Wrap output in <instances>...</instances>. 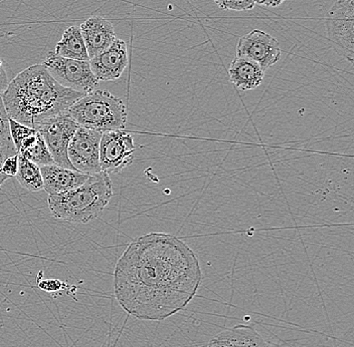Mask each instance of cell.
I'll return each mask as SVG.
<instances>
[{"instance_id":"1","label":"cell","mask_w":354,"mask_h":347,"mask_svg":"<svg viewBox=\"0 0 354 347\" xmlns=\"http://www.w3.org/2000/svg\"><path fill=\"white\" fill-rule=\"evenodd\" d=\"M203 273L196 253L181 239L150 233L134 239L114 271V294L128 315L163 321L196 297Z\"/></svg>"},{"instance_id":"2","label":"cell","mask_w":354,"mask_h":347,"mask_svg":"<svg viewBox=\"0 0 354 347\" xmlns=\"http://www.w3.org/2000/svg\"><path fill=\"white\" fill-rule=\"evenodd\" d=\"M83 96L59 85L43 63L22 70L1 94L8 118L33 129L46 119L68 112Z\"/></svg>"},{"instance_id":"3","label":"cell","mask_w":354,"mask_h":347,"mask_svg":"<svg viewBox=\"0 0 354 347\" xmlns=\"http://www.w3.org/2000/svg\"><path fill=\"white\" fill-rule=\"evenodd\" d=\"M112 197L109 175L100 172L72 191L48 196V205L55 218L86 224L104 211Z\"/></svg>"},{"instance_id":"4","label":"cell","mask_w":354,"mask_h":347,"mask_svg":"<svg viewBox=\"0 0 354 347\" xmlns=\"http://www.w3.org/2000/svg\"><path fill=\"white\" fill-rule=\"evenodd\" d=\"M68 114L80 127L101 132L124 130L127 123L123 101L103 90L84 95L68 109Z\"/></svg>"},{"instance_id":"5","label":"cell","mask_w":354,"mask_h":347,"mask_svg":"<svg viewBox=\"0 0 354 347\" xmlns=\"http://www.w3.org/2000/svg\"><path fill=\"white\" fill-rule=\"evenodd\" d=\"M332 48L349 63L354 59V0H336L326 17Z\"/></svg>"},{"instance_id":"6","label":"cell","mask_w":354,"mask_h":347,"mask_svg":"<svg viewBox=\"0 0 354 347\" xmlns=\"http://www.w3.org/2000/svg\"><path fill=\"white\" fill-rule=\"evenodd\" d=\"M43 65L64 88L86 95L98 87L99 79L92 72L90 61L65 59L50 52Z\"/></svg>"},{"instance_id":"7","label":"cell","mask_w":354,"mask_h":347,"mask_svg":"<svg viewBox=\"0 0 354 347\" xmlns=\"http://www.w3.org/2000/svg\"><path fill=\"white\" fill-rule=\"evenodd\" d=\"M79 127L75 119L65 112L46 119L35 128L43 137L55 165L75 170L68 160V151L71 141Z\"/></svg>"},{"instance_id":"8","label":"cell","mask_w":354,"mask_h":347,"mask_svg":"<svg viewBox=\"0 0 354 347\" xmlns=\"http://www.w3.org/2000/svg\"><path fill=\"white\" fill-rule=\"evenodd\" d=\"M136 152L134 140L123 130H109L102 134L100 141V167L106 174L121 173L134 161Z\"/></svg>"},{"instance_id":"9","label":"cell","mask_w":354,"mask_h":347,"mask_svg":"<svg viewBox=\"0 0 354 347\" xmlns=\"http://www.w3.org/2000/svg\"><path fill=\"white\" fill-rule=\"evenodd\" d=\"M103 132L79 127L68 146V160L76 171L88 175L98 174L100 167V141Z\"/></svg>"},{"instance_id":"10","label":"cell","mask_w":354,"mask_h":347,"mask_svg":"<svg viewBox=\"0 0 354 347\" xmlns=\"http://www.w3.org/2000/svg\"><path fill=\"white\" fill-rule=\"evenodd\" d=\"M281 54L280 43L275 37L260 30L241 37L236 46V55L251 59L265 72L280 61Z\"/></svg>"},{"instance_id":"11","label":"cell","mask_w":354,"mask_h":347,"mask_svg":"<svg viewBox=\"0 0 354 347\" xmlns=\"http://www.w3.org/2000/svg\"><path fill=\"white\" fill-rule=\"evenodd\" d=\"M92 72L102 81L120 79L128 66L127 44L117 39L109 48L90 59Z\"/></svg>"},{"instance_id":"12","label":"cell","mask_w":354,"mask_h":347,"mask_svg":"<svg viewBox=\"0 0 354 347\" xmlns=\"http://www.w3.org/2000/svg\"><path fill=\"white\" fill-rule=\"evenodd\" d=\"M88 57H96L117 39L112 22L100 15H93L80 26Z\"/></svg>"},{"instance_id":"13","label":"cell","mask_w":354,"mask_h":347,"mask_svg":"<svg viewBox=\"0 0 354 347\" xmlns=\"http://www.w3.org/2000/svg\"><path fill=\"white\" fill-rule=\"evenodd\" d=\"M44 189L48 195H59L72 191L83 185L90 178L88 175L61 166L53 165L41 167Z\"/></svg>"},{"instance_id":"14","label":"cell","mask_w":354,"mask_h":347,"mask_svg":"<svg viewBox=\"0 0 354 347\" xmlns=\"http://www.w3.org/2000/svg\"><path fill=\"white\" fill-rule=\"evenodd\" d=\"M207 347H270L265 338L252 326L229 327L210 340Z\"/></svg>"},{"instance_id":"15","label":"cell","mask_w":354,"mask_h":347,"mask_svg":"<svg viewBox=\"0 0 354 347\" xmlns=\"http://www.w3.org/2000/svg\"><path fill=\"white\" fill-rule=\"evenodd\" d=\"M230 81L241 90H254L262 85L265 70L258 63L236 55L229 68Z\"/></svg>"},{"instance_id":"16","label":"cell","mask_w":354,"mask_h":347,"mask_svg":"<svg viewBox=\"0 0 354 347\" xmlns=\"http://www.w3.org/2000/svg\"><path fill=\"white\" fill-rule=\"evenodd\" d=\"M55 54L75 61H90L80 26H72L66 28L61 41L55 46Z\"/></svg>"},{"instance_id":"17","label":"cell","mask_w":354,"mask_h":347,"mask_svg":"<svg viewBox=\"0 0 354 347\" xmlns=\"http://www.w3.org/2000/svg\"><path fill=\"white\" fill-rule=\"evenodd\" d=\"M17 152L39 168L55 163L43 137L37 130L21 141Z\"/></svg>"},{"instance_id":"18","label":"cell","mask_w":354,"mask_h":347,"mask_svg":"<svg viewBox=\"0 0 354 347\" xmlns=\"http://www.w3.org/2000/svg\"><path fill=\"white\" fill-rule=\"evenodd\" d=\"M19 184L30 192H39L44 189L41 168L19 154V169L15 175Z\"/></svg>"},{"instance_id":"19","label":"cell","mask_w":354,"mask_h":347,"mask_svg":"<svg viewBox=\"0 0 354 347\" xmlns=\"http://www.w3.org/2000/svg\"><path fill=\"white\" fill-rule=\"evenodd\" d=\"M17 152L11 140L8 116L4 109L3 101L0 94V167L8 157L13 156Z\"/></svg>"},{"instance_id":"20","label":"cell","mask_w":354,"mask_h":347,"mask_svg":"<svg viewBox=\"0 0 354 347\" xmlns=\"http://www.w3.org/2000/svg\"><path fill=\"white\" fill-rule=\"evenodd\" d=\"M214 3L223 10L248 11L256 6L254 0H214Z\"/></svg>"},{"instance_id":"21","label":"cell","mask_w":354,"mask_h":347,"mask_svg":"<svg viewBox=\"0 0 354 347\" xmlns=\"http://www.w3.org/2000/svg\"><path fill=\"white\" fill-rule=\"evenodd\" d=\"M37 281V287L48 293H59V291L68 288V285H66L65 283L61 281V280L55 279V278H48V279L39 278Z\"/></svg>"},{"instance_id":"22","label":"cell","mask_w":354,"mask_h":347,"mask_svg":"<svg viewBox=\"0 0 354 347\" xmlns=\"http://www.w3.org/2000/svg\"><path fill=\"white\" fill-rule=\"evenodd\" d=\"M19 169V152L13 155V156L8 157L0 167V174L8 176V178L15 177Z\"/></svg>"},{"instance_id":"23","label":"cell","mask_w":354,"mask_h":347,"mask_svg":"<svg viewBox=\"0 0 354 347\" xmlns=\"http://www.w3.org/2000/svg\"><path fill=\"white\" fill-rule=\"evenodd\" d=\"M8 83H10V81H8V72L6 70V66H4L3 61L2 59H0V94L6 90V88H8Z\"/></svg>"},{"instance_id":"24","label":"cell","mask_w":354,"mask_h":347,"mask_svg":"<svg viewBox=\"0 0 354 347\" xmlns=\"http://www.w3.org/2000/svg\"><path fill=\"white\" fill-rule=\"evenodd\" d=\"M256 4H260V6H269V8H277V6H281L285 0H254Z\"/></svg>"},{"instance_id":"25","label":"cell","mask_w":354,"mask_h":347,"mask_svg":"<svg viewBox=\"0 0 354 347\" xmlns=\"http://www.w3.org/2000/svg\"><path fill=\"white\" fill-rule=\"evenodd\" d=\"M8 179H10L8 176H4V175L0 174V187H1V185L3 184Z\"/></svg>"}]
</instances>
